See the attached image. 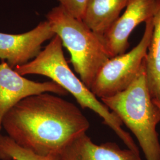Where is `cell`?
I'll return each mask as SVG.
<instances>
[{
    "instance_id": "4",
    "label": "cell",
    "mask_w": 160,
    "mask_h": 160,
    "mask_svg": "<svg viewBox=\"0 0 160 160\" xmlns=\"http://www.w3.org/2000/svg\"><path fill=\"white\" fill-rule=\"evenodd\" d=\"M53 32L71 55V62L80 80L90 90L103 65L111 58L102 37L61 6L46 14Z\"/></svg>"
},
{
    "instance_id": "2",
    "label": "cell",
    "mask_w": 160,
    "mask_h": 160,
    "mask_svg": "<svg viewBox=\"0 0 160 160\" xmlns=\"http://www.w3.org/2000/svg\"><path fill=\"white\" fill-rule=\"evenodd\" d=\"M62 44L59 37L55 35L38 55L22 66L14 69L22 75H43L62 87L72 94L82 109H89L103 119V123L110 127L127 148L139 152L131 136L122 129L120 119L78 78L69 67L63 54Z\"/></svg>"
},
{
    "instance_id": "7",
    "label": "cell",
    "mask_w": 160,
    "mask_h": 160,
    "mask_svg": "<svg viewBox=\"0 0 160 160\" xmlns=\"http://www.w3.org/2000/svg\"><path fill=\"white\" fill-rule=\"evenodd\" d=\"M56 34L47 20L22 34L0 32V59L12 69L28 63L42 51V46Z\"/></svg>"
},
{
    "instance_id": "9",
    "label": "cell",
    "mask_w": 160,
    "mask_h": 160,
    "mask_svg": "<svg viewBox=\"0 0 160 160\" xmlns=\"http://www.w3.org/2000/svg\"><path fill=\"white\" fill-rule=\"evenodd\" d=\"M58 155L60 160H142L139 152L122 149L114 142L97 145L86 133L71 141Z\"/></svg>"
},
{
    "instance_id": "1",
    "label": "cell",
    "mask_w": 160,
    "mask_h": 160,
    "mask_svg": "<svg viewBox=\"0 0 160 160\" xmlns=\"http://www.w3.org/2000/svg\"><path fill=\"white\" fill-rule=\"evenodd\" d=\"M58 96L45 92L24 98L4 116L1 129L16 143L36 154H59L86 133L90 122L74 104Z\"/></svg>"
},
{
    "instance_id": "5",
    "label": "cell",
    "mask_w": 160,
    "mask_h": 160,
    "mask_svg": "<svg viewBox=\"0 0 160 160\" xmlns=\"http://www.w3.org/2000/svg\"><path fill=\"white\" fill-rule=\"evenodd\" d=\"M154 29L153 17L145 22L143 36L131 51L111 58L103 65L90 90L98 98L111 97L126 90L137 77L147 57Z\"/></svg>"
},
{
    "instance_id": "11",
    "label": "cell",
    "mask_w": 160,
    "mask_h": 160,
    "mask_svg": "<svg viewBox=\"0 0 160 160\" xmlns=\"http://www.w3.org/2000/svg\"><path fill=\"white\" fill-rule=\"evenodd\" d=\"M154 29L145 58V70L152 98L160 101V0L153 16Z\"/></svg>"
},
{
    "instance_id": "8",
    "label": "cell",
    "mask_w": 160,
    "mask_h": 160,
    "mask_svg": "<svg viewBox=\"0 0 160 160\" xmlns=\"http://www.w3.org/2000/svg\"><path fill=\"white\" fill-rule=\"evenodd\" d=\"M157 0H129L126 9L102 37L110 57L125 53L129 38L138 26L154 16Z\"/></svg>"
},
{
    "instance_id": "12",
    "label": "cell",
    "mask_w": 160,
    "mask_h": 160,
    "mask_svg": "<svg viewBox=\"0 0 160 160\" xmlns=\"http://www.w3.org/2000/svg\"><path fill=\"white\" fill-rule=\"evenodd\" d=\"M0 160H60L58 155H41L24 148L8 136L0 134Z\"/></svg>"
},
{
    "instance_id": "3",
    "label": "cell",
    "mask_w": 160,
    "mask_h": 160,
    "mask_svg": "<svg viewBox=\"0 0 160 160\" xmlns=\"http://www.w3.org/2000/svg\"><path fill=\"white\" fill-rule=\"evenodd\" d=\"M101 100L137 138L147 160H160V143L157 132L160 122V109L149 92L145 60L137 77L126 90Z\"/></svg>"
},
{
    "instance_id": "14",
    "label": "cell",
    "mask_w": 160,
    "mask_h": 160,
    "mask_svg": "<svg viewBox=\"0 0 160 160\" xmlns=\"http://www.w3.org/2000/svg\"><path fill=\"white\" fill-rule=\"evenodd\" d=\"M153 101H154V102L155 104L159 108V109H160V101H158V100H153Z\"/></svg>"
},
{
    "instance_id": "6",
    "label": "cell",
    "mask_w": 160,
    "mask_h": 160,
    "mask_svg": "<svg viewBox=\"0 0 160 160\" xmlns=\"http://www.w3.org/2000/svg\"><path fill=\"white\" fill-rule=\"evenodd\" d=\"M45 92L65 96L68 92L53 81L36 82L12 68L6 62L0 63V131L6 113L24 98Z\"/></svg>"
},
{
    "instance_id": "13",
    "label": "cell",
    "mask_w": 160,
    "mask_h": 160,
    "mask_svg": "<svg viewBox=\"0 0 160 160\" xmlns=\"http://www.w3.org/2000/svg\"><path fill=\"white\" fill-rule=\"evenodd\" d=\"M59 6L75 18L82 20L84 18L88 0H58Z\"/></svg>"
},
{
    "instance_id": "10",
    "label": "cell",
    "mask_w": 160,
    "mask_h": 160,
    "mask_svg": "<svg viewBox=\"0 0 160 160\" xmlns=\"http://www.w3.org/2000/svg\"><path fill=\"white\" fill-rule=\"evenodd\" d=\"M129 0H88L82 22L102 37L120 16Z\"/></svg>"
}]
</instances>
